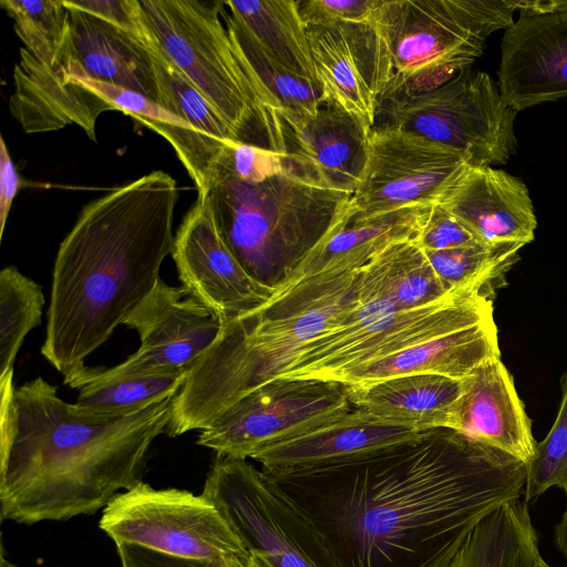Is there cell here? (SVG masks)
I'll return each mask as SVG.
<instances>
[{"mask_svg":"<svg viewBox=\"0 0 567 567\" xmlns=\"http://www.w3.org/2000/svg\"><path fill=\"white\" fill-rule=\"evenodd\" d=\"M261 471L340 567H444L486 516L523 497L526 481L524 463L447 427L343 460Z\"/></svg>","mask_w":567,"mask_h":567,"instance_id":"cell-1","label":"cell"},{"mask_svg":"<svg viewBox=\"0 0 567 567\" xmlns=\"http://www.w3.org/2000/svg\"><path fill=\"white\" fill-rule=\"evenodd\" d=\"M0 378V516L32 525L92 515L140 482L155 439L166 433L173 398L128 416H78L38 377Z\"/></svg>","mask_w":567,"mask_h":567,"instance_id":"cell-2","label":"cell"},{"mask_svg":"<svg viewBox=\"0 0 567 567\" xmlns=\"http://www.w3.org/2000/svg\"><path fill=\"white\" fill-rule=\"evenodd\" d=\"M176 181L154 171L87 203L61 241L42 355L68 375L152 291L172 254Z\"/></svg>","mask_w":567,"mask_h":567,"instance_id":"cell-3","label":"cell"},{"mask_svg":"<svg viewBox=\"0 0 567 567\" xmlns=\"http://www.w3.org/2000/svg\"><path fill=\"white\" fill-rule=\"evenodd\" d=\"M360 269L320 275L223 326L173 398L166 433L204 430L239 400L275 380L319 334L359 305Z\"/></svg>","mask_w":567,"mask_h":567,"instance_id":"cell-4","label":"cell"},{"mask_svg":"<svg viewBox=\"0 0 567 567\" xmlns=\"http://www.w3.org/2000/svg\"><path fill=\"white\" fill-rule=\"evenodd\" d=\"M207 193L235 256L272 289L322 239L352 197L306 175L280 153L241 142L226 145Z\"/></svg>","mask_w":567,"mask_h":567,"instance_id":"cell-5","label":"cell"},{"mask_svg":"<svg viewBox=\"0 0 567 567\" xmlns=\"http://www.w3.org/2000/svg\"><path fill=\"white\" fill-rule=\"evenodd\" d=\"M516 10L514 0H381L372 22L392 63L381 102L435 89L471 68Z\"/></svg>","mask_w":567,"mask_h":567,"instance_id":"cell-6","label":"cell"},{"mask_svg":"<svg viewBox=\"0 0 567 567\" xmlns=\"http://www.w3.org/2000/svg\"><path fill=\"white\" fill-rule=\"evenodd\" d=\"M140 3L161 53L218 112L239 142L266 147L265 111L220 18L224 1Z\"/></svg>","mask_w":567,"mask_h":567,"instance_id":"cell-7","label":"cell"},{"mask_svg":"<svg viewBox=\"0 0 567 567\" xmlns=\"http://www.w3.org/2000/svg\"><path fill=\"white\" fill-rule=\"evenodd\" d=\"M493 300L466 287L411 310L360 299L342 324L309 341L276 379L333 381L353 367L494 318Z\"/></svg>","mask_w":567,"mask_h":567,"instance_id":"cell-8","label":"cell"},{"mask_svg":"<svg viewBox=\"0 0 567 567\" xmlns=\"http://www.w3.org/2000/svg\"><path fill=\"white\" fill-rule=\"evenodd\" d=\"M517 111L489 74L465 69L442 85L380 103L384 126L447 146L472 165H503L516 152ZM377 116V117H378Z\"/></svg>","mask_w":567,"mask_h":567,"instance_id":"cell-9","label":"cell"},{"mask_svg":"<svg viewBox=\"0 0 567 567\" xmlns=\"http://www.w3.org/2000/svg\"><path fill=\"white\" fill-rule=\"evenodd\" d=\"M202 494L249 553L274 567H340L311 522L247 460L217 456Z\"/></svg>","mask_w":567,"mask_h":567,"instance_id":"cell-10","label":"cell"},{"mask_svg":"<svg viewBox=\"0 0 567 567\" xmlns=\"http://www.w3.org/2000/svg\"><path fill=\"white\" fill-rule=\"evenodd\" d=\"M99 527L118 543L236 567L251 554L218 508L203 494L140 482L103 508Z\"/></svg>","mask_w":567,"mask_h":567,"instance_id":"cell-11","label":"cell"},{"mask_svg":"<svg viewBox=\"0 0 567 567\" xmlns=\"http://www.w3.org/2000/svg\"><path fill=\"white\" fill-rule=\"evenodd\" d=\"M13 83L9 109L25 133L78 125L95 141V124L105 111H121L141 123L166 117V111L145 96L89 76L68 55L66 48L51 65L39 62L21 48Z\"/></svg>","mask_w":567,"mask_h":567,"instance_id":"cell-12","label":"cell"},{"mask_svg":"<svg viewBox=\"0 0 567 567\" xmlns=\"http://www.w3.org/2000/svg\"><path fill=\"white\" fill-rule=\"evenodd\" d=\"M352 409L342 383L279 378L226 410L199 432L197 444L217 456L247 460L268 445L312 431Z\"/></svg>","mask_w":567,"mask_h":567,"instance_id":"cell-13","label":"cell"},{"mask_svg":"<svg viewBox=\"0 0 567 567\" xmlns=\"http://www.w3.org/2000/svg\"><path fill=\"white\" fill-rule=\"evenodd\" d=\"M470 162L461 153L393 126H374L351 207L368 217L411 205L440 204Z\"/></svg>","mask_w":567,"mask_h":567,"instance_id":"cell-14","label":"cell"},{"mask_svg":"<svg viewBox=\"0 0 567 567\" xmlns=\"http://www.w3.org/2000/svg\"><path fill=\"white\" fill-rule=\"evenodd\" d=\"M134 329L141 346L122 363L90 368L96 378L188 373L221 331L217 316L184 287L161 278L124 322Z\"/></svg>","mask_w":567,"mask_h":567,"instance_id":"cell-15","label":"cell"},{"mask_svg":"<svg viewBox=\"0 0 567 567\" xmlns=\"http://www.w3.org/2000/svg\"><path fill=\"white\" fill-rule=\"evenodd\" d=\"M371 130L329 101H323L315 114L265 109L267 148L322 185L351 195L363 176Z\"/></svg>","mask_w":567,"mask_h":567,"instance_id":"cell-16","label":"cell"},{"mask_svg":"<svg viewBox=\"0 0 567 567\" xmlns=\"http://www.w3.org/2000/svg\"><path fill=\"white\" fill-rule=\"evenodd\" d=\"M172 257L183 287L219 319L221 326L265 305L274 289L256 280L235 256L210 207L208 193L184 216Z\"/></svg>","mask_w":567,"mask_h":567,"instance_id":"cell-17","label":"cell"},{"mask_svg":"<svg viewBox=\"0 0 567 567\" xmlns=\"http://www.w3.org/2000/svg\"><path fill=\"white\" fill-rule=\"evenodd\" d=\"M315 75L324 101L355 115L369 127L391 81L388 44L373 22L307 25Z\"/></svg>","mask_w":567,"mask_h":567,"instance_id":"cell-18","label":"cell"},{"mask_svg":"<svg viewBox=\"0 0 567 567\" xmlns=\"http://www.w3.org/2000/svg\"><path fill=\"white\" fill-rule=\"evenodd\" d=\"M518 13L501 42L497 82L517 112L567 97V6Z\"/></svg>","mask_w":567,"mask_h":567,"instance_id":"cell-19","label":"cell"},{"mask_svg":"<svg viewBox=\"0 0 567 567\" xmlns=\"http://www.w3.org/2000/svg\"><path fill=\"white\" fill-rule=\"evenodd\" d=\"M433 205H411L373 216H359L351 207L332 225L322 239L279 284L270 299L279 298L320 275L362 268L386 246L415 239Z\"/></svg>","mask_w":567,"mask_h":567,"instance_id":"cell-20","label":"cell"},{"mask_svg":"<svg viewBox=\"0 0 567 567\" xmlns=\"http://www.w3.org/2000/svg\"><path fill=\"white\" fill-rule=\"evenodd\" d=\"M440 204L482 244L534 240L537 219L529 192L503 169L470 164Z\"/></svg>","mask_w":567,"mask_h":567,"instance_id":"cell-21","label":"cell"},{"mask_svg":"<svg viewBox=\"0 0 567 567\" xmlns=\"http://www.w3.org/2000/svg\"><path fill=\"white\" fill-rule=\"evenodd\" d=\"M451 429L525 465L536 453L532 421L501 358L487 361L464 379Z\"/></svg>","mask_w":567,"mask_h":567,"instance_id":"cell-22","label":"cell"},{"mask_svg":"<svg viewBox=\"0 0 567 567\" xmlns=\"http://www.w3.org/2000/svg\"><path fill=\"white\" fill-rule=\"evenodd\" d=\"M496 358H501L498 330L492 318L353 367L333 381L357 385L405 374H441L464 379Z\"/></svg>","mask_w":567,"mask_h":567,"instance_id":"cell-23","label":"cell"},{"mask_svg":"<svg viewBox=\"0 0 567 567\" xmlns=\"http://www.w3.org/2000/svg\"><path fill=\"white\" fill-rule=\"evenodd\" d=\"M422 432L353 408L312 431L268 445L250 458L259 462L265 471L310 466L415 440Z\"/></svg>","mask_w":567,"mask_h":567,"instance_id":"cell-24","label":"cell"},{"mask_svg":"<svg viewBox=\"0 0 567 567\" xmlns=\"http://www.w3.org/2000/svg\"><path fill=\"white\" fill-rule=\"evenodd\" d=\"M66 9L68 55L92 79L122 86L156 103L152 51L135 37L89 12Z\"/></svg>","mask_w":567,"mask_h":567,"instance_id":"cell-25","label":"cell"},{"mask_svg":"<svg viewBox=\"0 0 567 567\" xmlns=\"http://www.w3.org/2000/svg\"><path fill=\"white\" fill-rule=\"evenodd\" d=\"M464 379L441 374H405L371 383L343 385L354 409L380 420L425 431L452 427L464 390Z\"/></svg>","mask_w":567,"mask_h":567,"instance_id":"cell-26","label":"cell"},{"mask_svg":"<svg viewBox=\"0 0 567 567\" xmlns=\"http://www.w3.org/2000/svg\"><path fill=\"white\" fill-rule=\"evenodd\" d=\"M450 291L414 239L386 246L360 268L359 298L383 300L396 310L427 306Z\"/></svg>","mask_w":567,"mask_h":567,"instance_id":"cell-27","label":"cell"},{"mask_svg":"<svg viewBox=\"0 0 567 567\" xmlns=\"http://www.w3.org/2000/svg\"><path fill=\"white\" fill-rule=\"evenodd\" d=\"M540 556L529 504L522 497L486 516L444 567H533Z\"/></svg>","mask_w":567,"mask_h":567,"instance_id":"cell-28","label":"cell"},{"mask_svg":"<svg viewBox=\"0 0 567 567\" xmlns=\"http://www.w3.org/2000/svg\"><path fill=\"white\" fill-rule=\"evenodd\" d=\"M85 367L64 375V384L79 390L75 403H71L72 411L82 419L97 422L118 420L174 398L187 375L96 378Z\"/></svg>","mask_w":567,"mask_h":567,"instance_id":"cell-29","label":"cell"},{"mask_svg":"<svg viewBox=\"0 0 567 567\" xmlns=\"http://www.w3.org/2000/svg\"><path fill=\"white\" fill-rule=\"evenodd\" d=\"M224 6L267 53L292 73L317 84L307 25L299 13L298 1L228 0Z\"/></svg>","mask_w":567,"mask_h":567,"instance_id":"cell-30","label":"cell"},{"mask_svg":"<svg viewBox=\"0 0 567 567\" xmlns=\"http://www.w3.org/2000/svg\"><path fill=\"white\" fill-rule=\"evenodd\" d=\"M234 49L251 81L265 111L284 107L298 113L315 114L324 99L320 87L287 69L267 53L227 12L221 10Z\"/></svg>","mask_w":567,"mask_h":567,"instance_id":"cell-31","label":"cell"},{"mask_svg":"<svg viewBox=\"0 0 567 567\" xmlns=\"http://www.w3.org/2000/svg\"><path fill=\"white\" fill-rule=\"evenodd\" d=\"M522 244L486 245L475 243L447 250L424 251L447 291L475 288L494 299L506 285L505 277L519 259Z\"/></svg>","mask_w":567,"mask_h":567,"instance_id":"cell-32","label":"cell"},{"mask_svg":"<svg viewBox=\"0 0 567 567\" xmlns=\"http://www.w3.org/2000/svg\"><path fill=\"white\" fill-rule=\"evenodd\" d=\"M152 56L159 106L182 118L219 153L227 144L239 142L218 112L158 48Z\"/></svg>","mask_w":567,"mask_h":567,"instance_id":"cell-33","label":"cell"},{"mask_svg":"<svg viewBox=\"0 0 567 567\" xmlns=\"http://www.w3.org/2000/svg\"><path fill=\"white\" fill-rule=\"evenodd\" d=\"M41 286L14 266L0 271V378L13 363L27 334L41 323Z\"/></svg>","mask_w":567,"mask_h":567,"instance_id":"cell-34","label":"cell"},{"mask_svg":"<svg viewBox=\"0 0 567 567\" xmlns=\"http://www.w3.org/2000/svg\"><path fill=\"white\" fill-rule=\"evenodd\" d=\"M25 49L41 63L53 64L69 39L70 20L63 0H1Z\"/></svg>","mask_w":567,"mask_h":567,"instance_id":"cell-35","label":"cell"},{"mask_svg":"<svg viewBox=\"0 0 567 567\" xmlns=\"http://www.w3.org/2000/svg\"><path fill=\"white\" fill-rule=\"evenodd\" d=\"M561 399L557 416L545 439L537 443L534 458L526 465L523 498L527 504L556 487L567 496V371L560 379Z\"/></svg>","mask_w":567,"mask_h":567,"instance_id":"cell-36","label":"cell"},{"mask_svg":"<svg viewBox=\"0 0 567 567\" xmlns=\"http://www.w3.org/2000/svg\"><path fill=\"white\" fill-rule=\"evenodd\" d=\"M63 3L120 28L142 41L151 51L157 49L140 0H63Z\"/></svg>","mask_w":567,"mask_h":567,"instance_id":"cell-37","label":"cell"},{"mask_svg":"<svg viewBox=\"0 0 567 567\" xmlns=\"http://www.w3.org/2000/svg\"><path fill=\"white\" fill-rule=\"evenodd\" d=\"M381 0H302L298 9L306 25L372 22Z\"/></svg>","mask_w":567,"mask_h":567,"instance_id":"cell-38","label":"cell"},{"mask_svg":"<svg viewBox=\"0 0 567 567\" xmlns=\"http://www.w3.org/2000/svg\"><path fill=\"white\" fill-rule=\"evenodd\" d=\"M414 241L424 251L447 250L480 243L442 204L432 206Z\"/></svg>","mask_w":567,"mask_h":567,"instance_id":"cell-39","label":"cell"},{"mask_svg":"<svg viewBox=\"0 0 567 567\" xmlns=\"http://www.w3.org/2000/svg\"><path fill=\"white\" fill-rule=\"evenodd\" d=\"M115 545L122 567H236L207 559L172 555L131 543Z\"/></svg>","mask_w":567,"mask_h":567,"instance_id":"cell-40","label":"cell"},{"mask_svg":"<svg viewBox=\"0 0 567 567\" xmlns=\"http://www.w3.org/2000/svg\"><path fill=\"white\" fill-rule=\"evenodd\" d=\"M21 177L10 156L4 138H0V238L3 236L12 202L20 188Z\"/></svg>","mask_w":567,"mask_h":567,"instance_id":"cell-41","label":"cell"},{"mask_svg":"<svg viewBox=\"0 0 567 567\" xmlns=\"http://www.w3.org/2000/svg\"><path fill=\"white\" fill-rule=\"evenodd\" d=\"M567 497V496H566ZM554 542L557 550L567 561V499L565 509L554 527Z\"/></svg>","mask_w":567,"mask_h":567,"instance_id":"cell-42","label":"cell"},{"mask_svg":"<svg viewBox=\"0 0 567 567\" xmlns=\"http://www.w3.org/2000/svg\"><path fill=\"white\" fill-rule=\"evenodd\" d=\"M249 567H274L262 556L252 553L250 557Z\"/></svg>","mask_w":567,"mask_h":567,"instance_id":"cell-43","label":"cell"},{"mask_svg":"<svg viewBox=\"0 0 567 567\" xmlns=\"http://www.w3.org/2000/svg\"><path fill=\"white\" fill-rule=\"evenodd\" d=\"M533 567H551L549 566L544 559L543 557L540 556L536 561L535 564L533 565Z\"/></svg>","mask_w":567,"mask_h":567,"instance_id":"cell-44","label":"cell"},{"mask_svg":"<svg viewBox=\"0 0 567 567\" xmlns=\"http://www.w3.org/2000/svg\"><path fill=\"white\" fill-rule=\"evenodd\" d=\"M0 567H18L11 561L7 560L3 556H1Z\"/></svg>","mask_w":567,"mask_h":567,"instance_id":"cell-45","label":"cell"}]
</instances>
